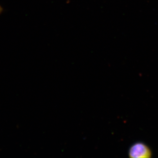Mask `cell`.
Segmentation results:
<instances>
[{
    "label": "cell",
    "instance_id": "cell-1",
    "mask_svg": "<svg viewBox=\"0 0 158 158\" xmlns=\"http://www.w3.org/2000/svg\"><path fill=\"white\" fill-rule=\"evenodd\" d=\"M129 156L131 158H151L152 152L146 144L142 142H138L130 148Z\"/></svg>",
    "mask_w": 158,
    "mask_h": 158
},
{
    "label": "cell",
    "instance_id": "cell-2",
    "mask_svg": "<svg viewBox=\"0 0 158 158\" xmlns=\"http://www.w3.org/2000/svg\"><path fill=\"white\" fill-rule=\"evenodd\" d=\"M3 10V8L1 6H0V15L2 14V12Z\"/></svg>",
    "mask_w": 158,
    "mask_h": 158
}]
</instances>
